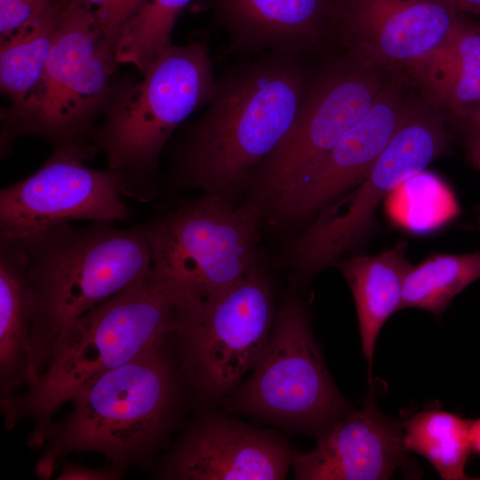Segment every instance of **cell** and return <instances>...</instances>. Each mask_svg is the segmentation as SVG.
I'll use <instances>...</instances> for the list:
<instances>
[{"mask_svg": "<svg viewBox=\"0 0 480 480\" xmlns=\"http://www.w3.org/2000/svg\"><path fill=\"white\" fill-rule=\"evenodd\" d=\"M412 73L436 102L464 118L480 101V28L463 19L452 39Z\"/></svg>", "mask_w": 480, "mask_h": 480, "instance_id": "obj_20", "label": "cell"}, {"mask_svg": "<svg viewBox=\"0 0 480 480\" xmlns=\"http://www.w3.org/2000/svg\"><path fill=\"white\" fill-rule=\"evenodd\" d=\"M294 453L273 431L236 419L207 415L177 442L159 476L175 480H281Z\"/></svg>", "mask_w": 480, "mask_h": 480, "instance_id": "obj_14", "label": "cell"}, {"mask_svg": "<svg viewBox=\"0 0 480 480\" xmlns=\"http://www.w3.org/2000/svg\"><path fill=\"white\" fill-rule=\"evenodd\" d=\"M316 438L312 451L294 453L292 466L296 479H388L404 462L407 451L402 426L383 415L372 397Z\"/></svg>", "mask_w": 480, "mask_h": 480, "instance_id": "obj_16", "label": "cell"}, {"mask_svg": "<svg viewBox=\"0 0 480 480\" xmlns=\"http://www.w3.org/2000/svg\"><path fill=\"white\" fill-rule=\"evenodd\" d=\"M466 118H477V119H480V101L464 117V119H466Z\"/></svg>", "mask_w": 480, "mask_h": 480, "instance_id": "obj_31", "label": "cell"}, {"mask_svg": "<svg viewBox=\"0 0 480 480\" xmlns=\"http://www.w3.org/2000/svg\"><path fill=\"white\" fill-rule=\"evenodd\" d=\"M192 0H140L116 44L117 64H132L142 74L172 44L178 17Z\"/></svg>", "mask_w": 480, "mask_h": 480, "instance_id": "obj_24", "label": "cell"}, {"mask_svg": "<svg viewBox=\"0 0 480 480\" xmlns=\"http://www.w3.org/2000/svg\"><path fill=\"white\" fill-rule=\"evenodd\" d=\"M411 102L400 83H385L365 116L287 193L270 220L299 221L356 187L388 144Z\"/></svg>", "mask_w": 480, "mask_h": 480, "instance_id": "obj_15", "label": "cell"}, {"mask_svg": "<svg viewBox=\"0 0 480 480\" xmlns=\"http://www.w3.org/2000/svg\"><path fill=\"white\" fill-rule=\"evenodd\" d=\"M66 0L52 1L18 32L0 41V87L10 104L19 105L37 84Z\"/></svg>", "mask_w": 480, "mask_h": 480, "instance_id": "obj_21", "label": "cell"}, {"mask_svg": "<svg viewBox=\"0 0 480 480\" xmlns=\"http://www.w3.org/2000/svg\"><path fill=\"white\" fill-rule=\"evenodd\" d=\"M180 298L153 270L72 322L52 348L37 381L1 401L4 425L31 420V447L44 443L55 412L102 374L174 336Z\"/></svg>", "mask_w": 480, "mask_h": 480, "instance_id": "obj_2", "label": "cell"}, {"mask_svg": "<svg viewBox=\"0 0 480 480\" xmlns=\"http://www.w3.org/2000/svg\"><path fill=\"white\" fill-rule=\"evenodd\" d=\"M228 36L226 54L306 53L330 30L335 0H212Z\"/></svg>", "mask_w": 480, "mask_h": 480, "instance_id": "obj_17", "label": "cell"}, {"mask_svg": "<svg viewBox=\"0 0 480 480\" xmlns=\"http://www.w3.org/2000/svg\"><path fill=\"white\" fill-rule=\"evenodd\" d=\"M262 217L251 202L236 207L207 194L186 201L147 223L152 270L172 284L183 301L217 294L256 264Z\"/></svg>", "mask_w": 480, "mask_h": 480, "instance_id": "obj_8", "label": "cell"}, {"mask_svg": "<svg viewBox=\"0 0 480 480\" xmlns=\"http://www.w3.org/2000/svg\"><path fill=\"white\" fill-rule=\"evenodd\" d=\"M93 143H68L33 174L0 192V238L47 230L74 220L124 222L132 210L122 200L118 173L85 164Z\"/></svg>", "mask_w": 480, "mask_h": 480, "instance_id": "obj_12", "label": "cell"}, {"mask_svg": "<svg viewBox=\"0 0 480 480\" xmlns=\"http://www.w3.org/2000/svg\"><path fill=\"white\" fill-rule=\"evenodd\" d=\"M34 314V294L24 266L13 249L0 242L1 401L38 380L31 343Z\"/></svg>", "mask_w": 480, "mask_h": 480, "instance_id": "obj_18", "label": "cell"}, {"mask_svg": "<svg viewBox=\"0 0 480 480\" xmlns=\"http://www.w3.org/2000/svg\"><path fill=\"white\" fill-rule=\"evenodd\" d=\"M452 2L462 16L480 15V0H452Z\"/></svg>", "mask_w": 480, "mask_h": 480, "instance_id": "obj_29", "label": "cell"}, {"mask_svg": "<svg viewBox=\"0 0 480 480\" xmlns=\"http://www.w3.org/2000/svg\"><path fill=\"white\" fill-rule=\"evenodd\" d=\"M54 0H0V41L12 36Z\"/></svg>", "mask_w": 480, "mask_h": 480, "instance_id": "obj_26", "label": "cell"}, {"mask_svg": "<svg viewBox=\"0 0 480 480\" xmlns=\"http://www.w3.org/2000/svg\"><path fill=\"white\" fill-rule=\"evenodd\" d=\"M91 9L66 0L42 75L26 98L2 111L1 154L21 135L41 137L55 147L92 143L95 117L110 99L117 67Z\"/></svg>", "mask_w": 480, "mask_h": 480, "instance_id": "obj_6", "label": "cell"}, {"mask_svg": "<svg viewBox=\"0 0 480 480\" xmlns=\"http://www.w3.org/2000/svg\"><path fill=\"white\" fill-rule=\"evenodd\" d=\"M171 339L102 374L76 396L70 412L49 425L42 458L56 464L70 452H97L122 470L153 455L181 405L183 375Z\"/></svg>", "mask_w": 480, "mask_h": 480, "instance_id": "obj_4", "label": "cell"}, {"mask_svg": "<svg viewBox=\"0 0 480 480\" xmlns=\"http://www.w3.org/2000/svg\"><path fill=\"white\" fill-rule=\"evenodd\" d=\"M116 222L82 228L68 223L0 238L20 259L34 294L31 343L38 378L63 330L152 270L147 223L118 228Z\"/></svg>", "mask_w": 480, "mask_h": 480, "instance_id": "obj_3", "label": "cell"}, {"mask_svg": "<svg viewBox=\"0 0 480 480\" xmlns=\"http://www.w3.org/2000/svg\"><path fill=\"white\" fill-rule=\"evenodd\" d=\"M479 228H480V220H479Z\"/></svg>", "mask_w": 480, "mask_h": 480, "instance_id": "obj_32", "label": "cell"}, {"mask_svg": "<svg viewBox=\"0 0 480 480\" xmlns=\"http://www.w3.org/2000/svg\"><path fill=\"white\" fill-rule=\"evenodd\" d=\"M470 436L473 452L480 454V418L472 420L470 427Z\"/></svg>", "mask_w": 480, "mask_h": 480, "instance_id": "obj_30", "label": "cell"}, {"mask_svg": "<svg viewBox=\"0 0 480 480\" xmlns=\"http://www.w3.org/2000/svg\"><path fill=\"white\" fill-rule=\"evenodd\" d=\"M480 278V252L434 253L410 266L400 309L416 308L440 316L453 298Z\"/></svg>", "mask_w": 480, "mask_h": 480, "instance_id": "obj_23", "label": "cell"}, {"mask_svg": "<svg viewBox=\"0 0 480 480\" xmlns=\"http://www.w3.org/2000/svg\"><path fill=\"white\" fill-rule=\"evenodd\" d=\"M471 422L446 411L425 409L401 425L404 447L427 459L443 479H472L465 474L473 452Z\"/></svg>", "mask_w": 480, "mask_h": 480, "instance_id": "obj_22", "label": "cell"}, {"mask_svg": "<svg viewBox=\"0 0 480 480\" xmlns=\"http://www.w3.org/2000/svg\"><path fill=\"white\" fill-rule=\"evenodd\" d=\"M276 315L270 283L257 263L226 290L180 302L174 338L194 392L205 399L230 394L264 354Z\"/></svg>", "mask_w": 480, "mask_h": 480, "instance_id": "obj_7", "label": "cell"}, {"mask_svg": "<svg viewBox=\"0 0 480 480\" xmlns=\"http://www.w3.org/2000/svg\"><path fill=\"white\" fill-rule=\"evenodd\" d=\"M217 78L206 44H171L136 84L116 92L92 143L120 178L123 195L148 201V181L175 128L208 103Z\"/></svg>", "mask_w": 480, "mask_h": 480, "instance_id": "obj_5", "label": "cell"}, {"mask_svg": "<svg viewBox=\"0 0 480 480\" xmlns=\"http://www.w3.org/2000/svg\"><path fill=\"white\" fill-rule=\"evenodd\" d=\"M448 132L440 116L425 103L412 101L395 134L364 179L333 201L293 241L296 267L306 275L336 264L374 227L380 203L401 184L420 173L445 150Z\"/></svg>", "mask_w": 480, "mask_h": 480, "instance_id": "obj_10", "label": "cell"}, {"mask_svg": "<svg viewBox=\"0 0 480 480\" xmlns=\"http://www.w3.org/2000/svg\"><path fill=\"white\" fill-rule=\"evenodd\" d=\"M123 476L122 470L114 467L91 468L81 465H67L56 479L58 480H116Z\"/></svg>", "mask_w": 480, "mask_h": 480, "instance_id": "obj_27", "label": "cell"}, {"mask_svg": "<svg viewBox=\"0 0 480 480\" xmlns=\"http://www.w3.org/2000/svg\"><path fill=\"white\" fill-rule=\"evenodd\" d=\"M384 84L380 69L347 56L316 72L299 116L251 174L250 202L263 216L365 116Z\"/></svg>", "mask_w": 480, "mask_h": 480, "instance_id": "obj_11", "label": "cell"}, {"mask_svg": "<svg viewBox=\"0 0 480 480\" xmlns=\"http://www.w3.org/2000/svg\"><path fill=\"white\" fill-rule=\"evenodd\" d=\"M405 250V244L401 243L378 254L352 256L337 264L353 294L370 377L380 331L400 310L404 281L411 266Z\"/></svg>", "mask_w": 480, "mask_h": 480, "instance_id": "obj_19", "label": "cell"}, {"mask_svg": "<svg viewBox=\"0 0 480 480\" xmlns=\"http://www.w3.org/2000/svg\"><path fill=\"white\" fill-rule=\"evenodd\" d=\"M468 124V150L473 165L480 171V119L466 118Z\"/></svg>", "mask_w": 480, "mask_h": 480, "instance_id": "obj_28", "label": "cell"}, {"mask_svg": "<svg viewBox=\"0 0 480 480\" xmlns=\"http://www.w3.org/2000/svg\"><path fill=\"white\" fill-rule=\"evenodd\" d=\"M304 54L260 53L217 78L207 108L190 127L180 156L181 184L232 202L304 106L316 75L305 64Z\"/></svg>", "mask_w": 480, "mask_h": 480, "instance_id": "obj_1", "label": "cell"}, {"mask_svg": "<svg viewBox=\"0 0 480 480\" xmlns=\"http://www.w3.org/2000/svg\"><path fill=\"white\" fill-rule=\"evenodd\" d=\"M92 10L104 38L116 49L117 38L140 0H72Z\"/></svg>", "mask_w": 480, "mask_h": 480, "instance_id": "obj_25", "label": "cell"}, {"mask_svg": "<svg viewBox=\"0 0 480 480\" xmlns=\"http://www.w3.org/2000/svg\"><path fill=\"white\" fill-rule=\"evenodd\" d=\"M228 412L313 434L346 414L300 301L276 311L269 342L251 375L228 396Z\"/></svg>", "mask_w": 480, "mask_h": 480, "instance_id": "obj_9", "label": "cell"}, {"mask_svg": "<svg viewBox=\"0 0 480 480\" xmlns=\"http://www.w3.org/2000/svg\"><path fill=\"white\" fill-rule=\"evenodd\" d=\"M462 20L452 0H335L332 32L357 63L413 71L452 39Z\"/></svg>", "mask_w": 480, "mask_h": 480, "instance_id": "obj_13", "label": "cell"}]
</instances>
